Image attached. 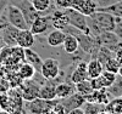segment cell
Segmentation results:
<instances>
[{"instance_id": "cell-1", "label": "cell", "mask_w": 122, "mask_h": 114, "mask_svg": "<svg viewBox=\"0 0 122 114\" xmlns=\"http://www.w3.org/2000/svg\"><path fill=\"white\" fill-rule=\"evenodd\" d=\"M87 22L92 35L98 36L103 32H114L116 27V18L104 11H97L87 17Z\"/></svg>"}, {"instance_id": "cell-2", "label": "cell", "mask_w": 122, "mask_h": 114, "mask_svg": "<svg viewBox=\"0 0 122 114\" xmlns=\"http://www.w3.org/2000/svg\"><path fill=\"white\" fill-rule=\"evenodd\" d=\"M5 16H6L7 22L11 26L16 27L17 29H20V30L21 29H29V26L27 23L23 14L21 12V10L18 9V6L7 4L6 9H5Z\"/></svg>"}, {"instance_id": "cell-3", "label": "cell", "mask_w": 122, "mask_h": 114, "mask_svg": "<svg viewBox=\"0 0 122 114\" xmlns=\"http://www.w3.org/2000/svg\"><path fill=\"white\" fill-rule=\"evenodd\" d=\"M66 16H67V19H68V24L72 26L73 28L81 30L86 34H90V29H89V26H88V22H87V16L82 15L81 12H78L77 10L72 9V7H68V9H65L64 10Z\"/></svg>"}, {"instance_id": "cell-4", "label": "cell", "mask_w": 122, "mask_h": 114, "mask_svg": "<svg viewBox=\"0 0 122 114\" xmlns=\"http://www.w3.org/2000/svg\"><path fill=\"white\" fill-rule=\"evenodd\" d=\"M60 74V62L53 57H49L43 61L42 69H40V75L45 80H55Z\"/></svg>"}, {"instance_id": "cell-5", "label": "cell", "mask_w": 122, "mask_h": 114, "mask_svg": "<svg viewBox=\"0 0 122 114\" xmlns=\"http://www.w3.org/2000/svg\"><path fill=\"white\" fill-rule=\"evenodd\" d=\"M57 101H59V98H56L54 102V100L45 101V100H42L38 97L32 101H27L26 109L28 110V114H44L46 110L51 109Z\"/></svg>"}, {"instance_id": "cell-6", "label": "cell", "mask_w": 122, "mask_h": 114, "mask_svg": "<svg viewBox=\"0 0 122 114\" xmlns=\"http://www.w3.org/2000/svg\"><path fill=\"white\" fill-rule=\"evenodd\" d=\"M50 28H53L51 21H50V15L37 17L33 22H32V24L29 26V30H30V32H32L34 35L45 34Z\"/></svg>"}, {"instance_id": "cell-7", "label": "cell", "mask_w": 122, "mask_h": 114, "mask_svg": "<svg viewBox=\"0 0 122 114\" xmlns=\"http://www.w3.org/2000/svg\"><path fill=\"white\" fill-rule=\"evenodd\" d=\"M60 102H61V105L64 106L65 113L67 114L70 110H72L75 108L83 107V105L86 103V97L76 91V92H73L72 95H70L68 97H66L64 100H60Z\"/></svg>"}, {"instance_id": "cell-8", "label": "cell", "mask_w": 122, "mask_h": 114, "mask_svg": "<svg viewBox=\"0 0 122 114\" xmlns=\"http://www.w3.org/2000/svg\"><path fill=\"white\" fill-rule=\"evenodd\" d=\"M71 7L88 17L97 11L98 5L95 3V0H72Z\"/></svg>"}, {"instance_id": "cell-9", "label": "cell", "mask_w": 122, "mask_h": 114, "mask_svg": "<svg viewBox=\"0 0 122 114\" xmlns=\"http://www.w3.org/2000/svg\"><path fill=\"white\" fill-rule=\"evenodd\" d=\"M18 30L16 27L11 26L10 23L0 27V35L3 38V41L6 46H16V39H17V34H18Z\"/></svg>"}, {"instance_id": "cell-10", "label": "cell", "mask_w": 122, "mask_h": 114, "mask_svg": "<svg viewBox=\"0 0 122 114\" xmlns=\"http://www.w3.org/2000/svg\"><path fill=\"white\" fill-rule=\"evenodd\" d=\"M32 79L26 80V82H23V85H21V96L22 100L27 101H32L38 98V94H39V85L34 81H30Z\"/></svg>"}, {"instance_id": "cell-11", "label": "cell", "mask_w": 122, "mask_h": 114, "mask_svg": "<svg viewBox=\"0 0 122 114\" xmlns=\"http://www.w3.org/2000/svg\"><path fill=\"white\" fill-rule=\"evenodd\" d=\"M17 6H18L20 10H21V12L23 14V16H25V18L27 21L28 26H30L33 21L37 17L40 16V12L37 11L36 7L33 6V4L30 3L29 0H21V3H20Z\"/></svg>"}, {"instance_id": "cell-12", "label": "cell", "mask_w": 122, "mask_h": 114, "mask_svg": "<svg viewBox=\"0 0 122 114\" xmlns=\"http://www.w3.org/2000/svg\"><path fill=\"white\" fill-rule=\"evenodd\" d=\"M98 38H99V41H100L101 45L109 47L112 51L121 46L120 45L121 41H120V39H118V36L116 35L115 32H103L98 35Z\"/></svg>"}, {"instance_id": "cell-13", "label": "cell", "mask_w": 122, "mask_h": 114, "mask_svg": "<svg viewBox=\"0 0 122 114\" xmlns=\"http://www.w3.org/2000/svg\"><path fill=\"white\" fill-rule=\"evenodd\" d=\"M86 101L97 103V105H100V106H106L110 102V94L107 92L106 87H103L100 90H94L90 95L86 96Z\"/></svg>"}, {"instance_id": "cell-14", "label": "cell", "mask_w": 122, "mask_h": 114, "mask_svg": "<svg viewBox=\"0 0 122 114\" xmlns=\"http://www.w3.org/2000/svg\"><path fill=\"white\" fill-rule=\"evenodd\" d=\"M50 21H51L53 28H56V29L64 30L68 26L67 16H66L64 10H60V9H55L54 11L50 14Z\"/></svg>"}, {"instance_id": "cell-15", "label": "cell", "mask_w": 122, "mask_h": 114, "mask_svg": "<svg viewBox=\"0 0 122 114\" xmlns=\"http://www.w3.org/2000/svg\"><path fill=\"white\" fill-rule=\"evenodd\" d=\"M16 43H17V45L20 47H22V49H29V47H32L36 44L34 34L30 32L29 29H21V30H18Z\"/></svg>"}, {"instance_id": "cell-16", "label": "cell", "mask_w": 122, "mask_h": 114, "mask_svg": "<svg viewBox=\"0 0 122 114\" xmlns=\"http://www.w3.org/2000/svg\"><path fill=\"white\" fill-rule=\"evenodd\" d=\"M65 36H66V33L64 32V30L54 28L51 32H49V33H48L46 43H48L49 46H51V47L62 46L64 40H65Z\"/></svg>"}, {"instance_id": "cell-17", "label": "cell", "mask_w": 122, "mask_h": 114, "mask_svg": "<svg viewBox=\"0 0 122 114\" xmlns=\"http://www.w3.org/2000/svg\"><path fill=\"white\" fill-rule=\"evenodd\" d=\"M30 3L33 4L37 11L40 12V16L50 15L56 9L53 0H30Z\"/></svg>"}, {"instance_id": "cell-18", "label": "cell", "mask_w": 122, "mask_h": 114, "mask_svg": "<svg viewBox=\"0 0 122 114\" xmlns=\"http://www.w3.org/2000/svg\"><path fill=\"white\" fill-rule=\"evenodd\" d=\"M88 79V72H87V62L86 61H81L77 63L76 68L73 69L72 74H71V81L72 84L79 82L82 80Z\"/></svg>"}, {"instance_id": "cell-19", "label": "cell", "mask_w": 122, "mask_h": 114, "mask_svg": "<svg viewBox=\"0 0 122 114\" xmlns=\"http://www.w3.org/2000/svg\"><path fill=\"white\" fill-rule=\"evenodd\" d=\"M55 91H56V98L64 100L68 97L70 95H72L73 92H76L75 84H68L67 81H60L59 84L55 85Z\"/></svg>"}, {"instance_id": "cell-20", "label": "cell", "mask_w": 122, "mask_h": 114, "mask_svg": "<svg viewBox=\"0 0 122 114\" xmlns=\"http://www.w3.org/2000/svg\"><path fill=\"white\" fill-rule=\"evenodd\" d=\"M25 61L28 62L29 64H32L38 73H40L42 64H43V59L40 58V56L34 50H32V47L25 49Z\"/></svg>"}, {"instance_id": "cell-21", "label": "cell", "mask_w": 122, "mask_h": 114, "mask_svg": "<svg viewBox=\"0 0 122 114\" xmlns=\"http://www.w3.org/2000/svg\"><path fill=\"white\" fill-rule=\"evenodd\" d=\"M87 72H88V79L100 77V74L104 72V66L95 57H93L89 62H87Z\"/></svg>"}, {"instance_id": "cell-22", "label": "cell", "mask_w": 122, "mask_h": 114, "mask_svg": "<svg viewBox=\"0 0 122 114\" xmlns=\"http://www.w3.org/2000/svg\"><path fill=\"white\" fill-rule=\"evenodd\" d=\"M62 47H64V51H65L67 55L76 54L77 51L79 50V44H78L77 38H76L75 35H72V34L66 33V36H65V40H64Z\"/></svg>"}, {"instance_id": "cell-23", "label": "cell", "mask_w": 122, "mask_h": 114, "mask_svg": "<svg viewBox=\"0 0 122 114\" xmlns=\"http://www.w3.org/2000/svg\"><path fill=\"white\" fill-rule=\"evenodd\" d=\"M38 97L42 98V100H45V101H51V100H55L56 98V91H55V85L54 84H48L43 85L39 87V94H38Z\"/></svg>"}, {"instance_id": "cell-24", "label": "cell", "mask_w": 122, "mask_h": 114, "mask_svg": "<svg viewBox=\"0 0 122 114\" xmlns=\"http://www.w3.org/2000/svg\"><path fill=\"white\" fill-rule=\"evenodd\" d=\"M38 72L34 69L32 64H29L28 62H22L18 67V75L22 78V80H28V79H33Z\"/></svg>"}, {"instance_id": "cell-25", "label": "cell", "mask_w": 122, "mask_h": 114, "mask_svg": "<svg viewBox=\"0 0 122 114\" xmlns=\"http://www.w3.org/2000/svg\"><path fill=\"white\" fill-rule=\"evenodd\" d=\"M97 10L107 12L110 15H112L114 17H116V18H122V0H118L117 3L110 5L107 7H98Z\"/></svg>"}, {"instance_id": "cell-26", "label": "cell", "mask_w": 122, "mask_h": 114, "mask_svg": "<svg viewBox=\"0 0 122 114\" xmlns=\"http://www.w3.org/2000/svg\"><path fill=\"white\" fill-rule=\"evenodd\" d=\"M105 110H107L111 114H122V96L114 97V100L106 105Z\"/></svg>"}, {"instance_id": "cell-27", "label": "cell", "mask_w": 122, "mask_h": 114, "mask_svg": "<svg viewBox=\"0 0 122 114\" xmlns=\"http://www.w3.org/2000/svg\"><path fill=\"white\" fill-rule=\"evenodd\" d=\"M111 57H114V51L110 50V49L106 47V46H103V45L99 47L98 52H97V55H95V58H97L99 62H101V63H103V66L106 63V61H109Z\"/></svg>"}, {"instance_id": "cell-28", "label": "cell", "mask_w": 122, "mask_h": 114, "mask_svg": "<svg viewBox=\"0 0 122 114\" xmlns=\"http://www.w3.org/2000/svg\"><path fill=\"white\" fill-rule=\"evenodd\" d=\"M75 87H76V91L79 92L81 95H83L84 97L90 95L92 92H93V87H92L90 85V81L89 79H86V80H82V81H79V82H76L75 84Z\"/></svg>"}, {"instance_id": "cell-29", "label": "cell", "mask_w": 122, "mask_h": 114, "mask_svg": "<svg viewBox=\"0 0 122 114\" xmlns=\"http://www.w3.org/2000/svg\"><path fill=\"white\" fill-rule=\"evenodd\" d=\"M107 92L110 94V96H114V97H121L122 96V77L117 75L116 80L112 85L110 87L106 89Z\"/></svg>"}, {"instance_id": "cell-30", "label": "cell", "mask_w": 122, "mask_h": 114, "mask_svg": "<svg viewBox=\"0 0 122 114\" xmlns=\"http://www.w3.org/2000/svg\"><path fill=\"white\" fill-rule=\"evenodd\" d=\"M100 78H101V81H103L104 87L107 89V87H110V86L115 82V80H116V78H117V74L111 73V72H107V70L104 69V72L100 74Z\"/></svg>"}, {"instance_id": "cell-31", "label": "cell", "mask_w": 122, "mask_h": 114, "mask_svg": "<svg viewBox=\"0 0 122 114\" xmlns=\"http://www.w3.org/2000/svg\"><path fill=\"white\" fill-rule=\"evenodd\" d=\"M120 64L117 62V59L115 57H111L109 61H106V63L104 64V69L107 70V72H111V73H115L117 74V72H118V68H120Z\"/></svg>"}, {"instance_id": "cell-32", "label": "cell", "mask_w": 122, "mask_h": 114, "mask_svg": "<svg viewBox=\"0 0 122 114\" xmlns=\"http://www.w3.org/2000/svg\"><path fill=\"white\" fill-rule=\"evenodd\" d=\"M53 3L55 5L56 9L60 10H65L71 7V4H72V0H53Z\"/></svg>"}, {"instance_id": "cell-33", "label": "cell", "mask_w": 122, "mask_h": 114, "mask_svg": "<svg viewBox=\"0 0 122 114\" xmlns=\"http://www.w3.org/2000/svg\"><path fill=\"white\" fill-rule=\"evenodd\" d=\"M89 81H90V85H92V87H93V90H100V89L104 87L103 81H101V78L100 77L92 78V79H89Z\"/></svg>"}, {"instance_id": "cell-34", "label": "cell", "mask_w": 122, "mask_h": 114, "mask_svg": "<svg viewBox=\"0 0 122 114\" xmlns=\"http://www.w3.org/2000/svg\"><path fill=\"white\" fill-rule=\"evenodd\" d=\"M117 1L118 0H95L98 7H107V6L112 5V4H115Z\"/></svg>"}, {"instance_id": "cell-35", "label": "cell", "mask_w": 122, "mask_h": 114, "mask_svg": "<svg viewBox=\"0 0 122 114\" xmlns=\"http://www.w3.org/2000/svg\"><path fill=\"white\" fill-rule=\"evenodd\" d=\"M114 57L117 59L118 63H122V46H120L118 49L115 50V52H114Z\"/></svg>"}, {"instance_id": "cell-36", "label": "cell", "mask_w": 122, "mask_h": 114, "mask_svg": "<svg viewBox=\"0 0 122 114\" xmlns=\"http://www.w3.org/2000/svg\"><path fill=\"white\" fill-rule=\"evenodd\" d=\"M6 5H7L6 0H0V17L3 16V14H4V11H5V9H6Z\"/></svg>"}, {"instance_id": "cell-37", "label": "cell", "mask_w": 122, "mask_h": 114, "mask_svg": "<svg viewBox=\"0 0 122 114\" xmlns=\"http://www.w3.org/2000/svg\"><path fill=\"white\" fill-rule=\"evenodd\" d=\"M67 114H84V110H83L82 107H81V108H75L72 110H70Z\"/></svg>"}, {"instance_id": "cell-38", "label": "cell", "mask_w": 122, "mask_h": 114, "mask_svg": "<svg viewBox=\"0 0 122 114\" xmlns=\"http://www.w3.org/2000/svg\"><path fill=\"white\" fill-rule=\"evenodd\" d=\"M6 3L10 4V5H18L20 3H21V0H6Z\"/></svg>"}, {"instance_id": "cell-39", "label": "cell", "mask_w": 122, "mask_h": 114, "mask_svg": "<svg viewBox=\"0 0 122 114\" xmlns=\"http://www.w3.org/2000/svg\"><path fill=\"white\" fill-rule=\"evenodd\" d=\"M4 46H5V44H4V41H3V38H1V35H0V50H1Z\"/></svg>"}, {"instance_id": "cell-40", "label": "cell", "mask_w": 122, "mask_h": 114, "mask_svg": "<svg viewBox=\"0 0 122 114\" xmlns=\"http://www.w3.org/2000/svg\"><path fill=\"white\" fill-rule=\"evenodd\" d=\"M117 75L122 77V63L120 64V68H118V72H117Z\"/></svg>"}, {"instance_id": "cell-41", "label": "cell", "mask_w": 122, "mask_h": 114, "mask_svg": "<svg viewBox=\"0 0 122 114\" xmlns=\"http://www.w3.org/2000/svg\"><path fill=\"white\" fill-rule=\"evenodd\" d=\"M99 114H111V113H109L107 110H105V109H104V110H101V112H100Z\"/></svg>"}, {"instance_id": "cell-42", "label": "cell", "mask_w": 122, "mask_h": 114, "mask_svg": "<svg viewBox=\"0 0 122 114\" xmlns=\"http://www.w3.org/2000/svg\"><path fill=\"white\" fill-rule=\"evenodd\" d=\"M0 114H6V113H5V112H3V113H0Z\"/></svg>"}, {"instance_id": "cell-43", "label": "cell", "mask_w": 122, "mask_h": 114, "mask_svg": "<svg viewBox=\"0 0 122 114\" xmlns=\"http://www.w3.org/2000/svg\"><path fill=\"white\" fill-rule=\"evenodd\" d=\"M29 1H30V0H29Z\"/></svg>"}]
</instances>
